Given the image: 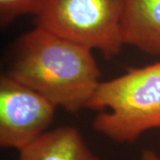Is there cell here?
I'll use <instances>...</instances> for the list:
<instances>
[{
	"label": "cell",
	"mask_w": 160,
	"mask_h": 160,
	"mask_svg": "<svg viewBox=\"0 0 160 160\" xmlns=\"http://www.w3.org/2000/svg\"><path fill=\"white\" fill-rule=\"evenodd\" d=\"M57 107L8 74L0 77V146L20 151L47 131Z\"/></svg>",
	"instance_id": "4"
},
{
	"label": "cell",
	"mask_w": 160,
	"mask_h": 160,
	"mask_svg": "<svg viewBox=\"0 0 160 160\" xmlns=\"http://www.w3.org/2000/svg\"><path fill=\"white\" fill-rule=\"evenodd\" d=\"M125 0H43L37 26L75 44L117 56L124 46L121 18Z\"/></svg>",
	"instance_id": "3"
},
{
	"label": "cell",
	"mask_w": 160,
	"mask_h": 160,
	"mask_svg": "<svg viewBox=\"0 0 160 160\" xmlns=\"http://www.w3.org/2000/svg\"><path fill=\"white\" fill-rule=\"evenodd\" d=\"M7 74L70 112L86 109L101 83L92 50L38 26L19 38Z\"/></svg>",
	"instance_id": "1"
},
{
	"label": "cell",
	"mask_w": 160,
	"mask_h": 160,
	"mask_svg": "<svg viewBox=\"0 0 160 160\" xmlns=\"http://www.w3.org/2000/svg\"><path fill=\"white\" fill-rule=\"evenodd\" d=\"M139 160H160V157L154 151L146 149L142 153Z\"/></svg>",
	"instance_id": "8"
},
{
	"label": "cell",
	"mask_w": 160,
	"mask_h": 160,
	"mask_svg": "<svg viewBox=\"0 0 160 160\" xmlns=\"http://www.w3.org/2000/svg\"><path fill=\"white\" fill-rule=\"evenodd\" d=\"M121 35L124 45L160 56V0H125Z\"/></svg>",
	"instance_id": "5"
},
{
	"label": "cell",
	"mask_w": 160,
	"mask_h": 160,
	"mask_svg": "<svg viewBox=\"0 0 160 160\" xmlns=\"http://www.w3.org/2000/svg\"><path fill=\"white\" fill-rule=\"evenodd\" d=\"M86 109L109 110L99 113L92 126L115 142L131 144L160 129V62L101 82Z\"/></svg>",
	"instance_id": "2"
},
{
	"label": "cell",
	"mask_w": 160,
	"mask_h": 160,
	"mask_svg": "<svg viewBox=\"0 0 160 160\" xmlns=\"http://www.w3.org/2000/svg\"><path fill=\"white\" fill-rule=\"evenodd\" d=\"M18 160H100L80 132L65 126L46 131L19 151Z\"/></svg>",
	"instance_id": "6"
},
{
	"label": "cell",
	"mask_w": 160,
	"mask_h": 160,
	"mask_svg": "<svg viewBox=\"0 0 160 160\" xmlns=\"http://www.w3.org/2000/svg\"><path fill=\"white\" fill-rule=\"evenodd\" d=\"M43 0H0V24L6 27L24 14H35Z\"/></svg>",
	"instance_id": "7"
}]
</instances>
